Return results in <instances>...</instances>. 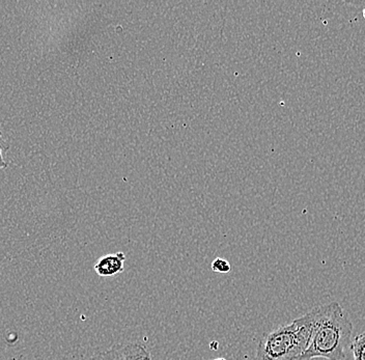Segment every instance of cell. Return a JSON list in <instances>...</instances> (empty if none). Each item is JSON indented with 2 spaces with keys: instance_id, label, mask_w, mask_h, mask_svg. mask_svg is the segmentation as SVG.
I'll list each match as a JSON object with an SVG mask.
<instances>
[{
  "instance_id": "5b68a950",
  "label": "cell",
  "mask_w": 365,
  "mask_h": 360,
  "mask_svg": "<svg viewBox=\"0 0 365 360\" xmlns=\"http://www.w3.org/2000/svg\"><path fill=\"white\" fill-rule=\"evenodd\" d=\"M353 353V360H365V332L358 334L350 346Z\"/></svg>"
},
{
  "instance_id": "277c9868",
  "label": "cell",
  "mask_w": 365,
  "mask_h": 360,
  "mask_svg": "<svg viewBox=\"0 0 365 360\" xmlns=\"http://www.w3.org/2000/svg\"><path fill=\"white\" fill-rule=\"evenodd\" d=\"M125 259L127 257L122 252L106 254L98 259L93 266V270L101 277H116L124 272Z\"/></svg>"
},
{
  "instance_id": "30bf717a",
  "label": "cell",
  "mask_w": 365,
  "mask_h": 360,
  "mask_svg": "<svg viewBox=\"0 0 365 360\" xmlns=\"http://www.w3.org/2000/svg\"><path fill=\"white\" fill-rule=\"evenodd\" d=\"M364 18H365V9H364Z\"/></svg>"
},
{
  "instance_id": "7a4b0ae2",
  "label": "cell",
  "mask_w": 365,
  "mask_h": 360,
  "mask_svg": "<svg viewBox=\"0 0 365 360\" xmlns=\"http://www.w3.org/2000/svg\"><path fill=\"white\" fill-rule=\"evenodd\" d=\"M322 314L321 307L308 312L291 324L264 334L253 360H297L307 350Z\"/></svg>"
},
{
  "instance_id": "3957f363",
  "label": "cell",
  "mask_w": 365,
  "mask_h": 360,
  "mask_svg": "<svg viewBox=\"0 0 365 360\" xmlns=\"http://www.w3.org/2000/svg\"><path fill=\"white\" fill-rule=\"evenodd\" d=\"M150 355V351L140 341H128L115 344L113 347L93 355L90 360H141Z\"/></svg>"
},
{
  "instance_id": "6da1fadb",
  "label": "cell",
  "mask_w": 365,
  "mask_h": 360,
  "mask_svg": "<svg viewBox=\"0 0 365 360\" xmlns=\"http://www.w3.org/2000/svg\"><path fill=\"white\" fill-rule=\"evenodd\" d=\"M353 324L344 314L339 302L322 305L319 317L312 341L307 350L297 360L346 359V349L350 348Z\"/></svg>"
},
{
  "instance_id": "52a82bcc",
  "label": "cell",
  "mask_w": 365,
  "mask_h": 360,
  "mask_svg": "<svg viewBox=\"0 0 365 360\" xmlns=\"http://www.w3.org/2000/svg\"><path fill=\"white\" fill-rule=\"evenodd\" d=\"M9 149H10V143L6 141L2 135V132L0 131V170H4L9 166V163L4 158V153L8 152Z\"/></svg>"
},
{
  "instance_id": "ba28073f",
  "label": "cell",
  "mask_w": 365,
  "mask_h": 360,
  "mask_svg": "<svg viewBox=\"0 0 365 360\" xmlns=\"http://www.w3.org/2000/svg\"><path fill=\"white\" fill-rule=\"evenodd\" d=\"M141 360H152V356L150 355V356L145 357V359H143Z\"/></svg>"
},
{
  "instance_id": "8992f818",
  "label": "cell",
  "mask_w": 365,
  "mask_h": 360,
  "mask_svg": "<svg viewBox=\"0 0 365 360\" xmlns=\"http://www.w3.org/2000/svg\"><path fill=\"white\" fill-rule=\"evenodd\" d=\"M212 270L218 274H228L232 271V266H230V262L227 259H223V257H216L211 265Z\"/></svg>"
},
{
  "instance_id": "9c48e42d",
  "label": "cell",
  "mask_w": 365,
  "mask_h": 360,
  "mask_svg": "<svg viewBox=\"0 0 365 360\" xmlns=\"http://www.w3.org/2000/svg\"><path fill=\"white\" fill-rule=\"evenodd\" d=\"M213 360H227V359H223V357H220V359H213Z\"/></svg>"
}]
</instances>
